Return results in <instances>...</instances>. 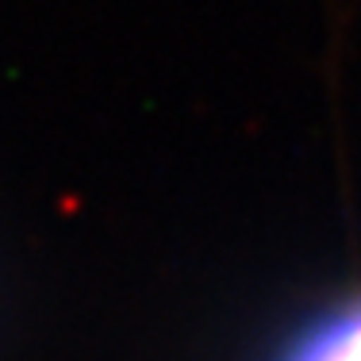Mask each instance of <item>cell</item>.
<instances>
[{"label":"cell","instance_id":"obj_1","mask_svg":"<svg viewBox=\"0 0 361 361\" xmlns=\"http://www.w3.org/2000/svg\"><path fill=\"white\" fill-rule=\"evenodd\" d=\"M281 361H361V300L307 326Z\"/></svg>","mask_w":361,"mask_h":361}]
</instances>
